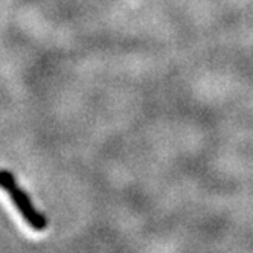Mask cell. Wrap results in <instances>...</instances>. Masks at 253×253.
I'll use <instances>...</instances> for the list:
<instances>
[{
  "label": "cell",
  "instance_id": "obj_1",
  "mask_svg": "<svg viewBox=\"0 0 253 253\" xmlns=\"http://www.w3.org/2000/svg\"><path fill=\"white\" fill-rule=\"evenodd\" d=\"M0 188L11 198L14 208L32 230L43 232L47 227V218L34 208L28 194L17 185L15 177L6 169H0Z\"/></svg>",
  "mask_w": 253,
  "mask_h": 253
}]
</instances>
